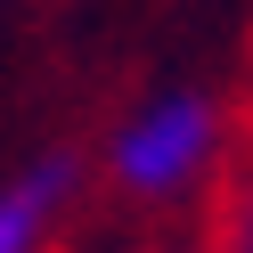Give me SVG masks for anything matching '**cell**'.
I'll list each match as a JSON object with an SVG mask.
<instances>
[{
    "instance_id": "obj_2",
    "label": "cell",
    "mask_w": 253,
    "mask_h": 253,
    "mask_svg": "<svg viewBox=\"0 0 253 253\" xmlns=\"http://www.w3.org/2000/svg\"><path fill=\"white\" fill-rule=\"evenodd\" d=\"M66 196H74V155H41L25 180H8L0 188V253H33Z\"/></svg>"
},
{
    "instance_id": "obj_3",
    "label": "cell",
    "mask_w": 253,
    "mask_h": 253,
    "mask_svg": "<svg viewBox=\"0 0 253 253\" xmlns=\"http://www.w3.org/2000/svg\"><path fill=\"white\" fill-rule=\"evenodd\" d=\"M212 253H253V155L229 171V188L212 204Z\"/></svg>"
},
{
    "instance_id": "obj_1",
    "label": "cell",
    "mask_w": 253,
    "mask_h": 253,
    "mask_svg": "<svg viewBox=\"0 0 253 253\" xmlns=\"http://www.w3.org/2000/svg\"><path fill=\"white\" fill-rule=\"evenodd\" d=\"M220 155V106L212 98H155L115 131V180L131 196H180Z\"/></svg>"
}]
</instances>
